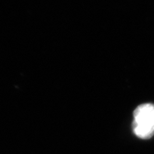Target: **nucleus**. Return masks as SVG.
Segmentation results:
<instances>
[{
    "label": "nucleus",
    "mask_w": 154,
    "mask_h": 154,
    "mask_svg": "<svg viewBox=\"0 0 154 154\" xmlns=\"http://www.w3.org/2000/svg\"><path fill=\"white\" fill-rule=\"evenodd\" d=\"M133 131L138 138L149 139L154 135V104L143 103L134 111Z\"/></svg>",
    "instance_id": "1"
}]
</instances>
